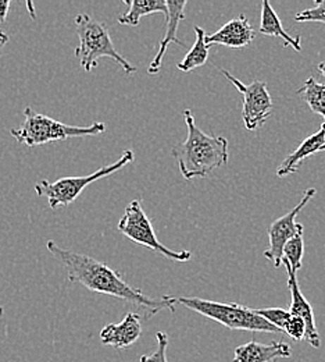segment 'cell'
<instances>
[{
    "label": "cell",
    "mask_w": 325,
    "mask_h": 362,
    "mask_svg": "<svg viewBox=\"0 0 325 362\" xmlns=\"http://www.w3.org/2000/svg\"><path fill=\"white\" fill-rule=\"evenodd\" d=\"M260 34L270 35V37H277L281 38L285 46H292L295 50L300 52L302 50V40L299 35L292 37L282 25L281 20L274 11L273 6L264 0L262 3V23H260Z\"/></svg>",
    "instance_id": "obj_16"
},
{
    "label": "cell",
    "mask_w": 325,
    "mask_h": 362,
    "mask_svg": "<svg viewBox=\"0 0 325 362\" xmlns=\"http://www.w3.org/2000/svg\"><path fill=\"white\" fill-rule=\"evenodd\" d=\"M188 136L184 142L177 144L171 149L180 172L186 180L196 177L204 179L216 169L227 165L228 139L221 136L206 134L195 122L192 110H184Z\"/></svg>",
    "instance_id": "obj_2"
},
{
    "label": "cell",
    "mask_w": 325,
    "mask_h": 362,
    "mask_svg": "<svg viewBox=\"0 0 325 362\" xmlns=\"http://www.w3.org/2000/svg\"><path fill=\"white\" fill-rule=\"evenodd\" d=\"M300 23H323L325 24V0H317L316 7L303 10L295 16Z\"/></svg>",
    "instance_id": "obj_22"
},
{
    "label": "cell",
    "mask_w": 325,
    "mask_h": 362,
    "mask_svg": "<svg viewBox=\"0 0 325 362\" xmlns=\"http://www.w3.org/2000/svg\"><path fill=\"white\" fill-rule=\"evenodd\" d=\"M3 315V307H0V317Z\"/></svg>",
    "instance_id": "obj_28"
},
{
    "label": "cell",
    "mask_w": 325,
    "mask_h": 362,
    "mask_svg": "<svg viewBox=\"0 0 325 362\" xmlns=\"http://www.w3.org/2000/svg\"><path fill=\"white\" fill-rule=\"evenodd\" d=\"M298 93L309 105L312 112L324 117L325 123V84H320L313 77H310L306 80L303 87L298 90Z\"/></svg>",
    "instance_id": "obj_19"
},
{
    "label": "cell",
    "mask_w": 325,
    "mask_h": 362,
    "mask_svg": "<svg viewBox=\"0 0 325 362\" xmlns=\"http://www.w3.org/2000/svg\"><path fill=\"white\" fill-rule=\"evenodd\" d=\"M306 322L299 317H293L289 319V322L286 323L283 333H286L289 337H292L296 341H300L303 339H306Z\"/></svg>",
    "instance_id": "obj_24"
},
{
    "label": "cell",
    "mask_w": 325,
    "mask_h": 362,
    "mask_svg": "<svg viewBox=\"0 0 325 362\" xmlns=\"http://www.w3.org/2000/svg\"><path fill=\"white\" fill-rule=\"evenodd\" d=\"M157 349L150 356H142L140 362H167V347H168V334L159 332L156 334Z\"/></svg>",
    "instance_id": "obj_23"
},
{
    "label": "cell",
    "mask_w": 325,
    "mask_h": 362,
    "mask_svg": "<svg viewBox=\"0 0 325 362\" xmlns=\"http://www.w3.org/2000/svg\"><path fill=\"white\" fill-rule=\"evenodd\" d=\"M319 70L321 71V74H323V76L325 77V62H323V63H320V64H319Z\"/></svg>",
    "instance_id": "obj_27"
},
{
    "label": "cell",
    "mask_w": 325,
    "mask_h": 362,
    "mask_svg": "<svg viewBox=\"0 0 325 362\" xmlns=\"http://www.w3.org/2000/svg\"><path fill=\"white\" fill-rule=\"evenodd\" d=\"M8 40H10L8 35H7L4 31L0 30V57H1V54H3V50H4V47L7 45Z\"/></svg>",
    "instance_id": "obj_26"
},
{
    "label": "cell",
    "mask_w": 325,
    "mask_h": 362,
    "mask_svg": "<svg viewBox=\"0 0 325 362\" xmlns=\"http://www.w3.org/2000/svg\"><path fill=\"white\" fill-rule=\"evenodd\" d=\"M292 350L288 343L271 341L270 344H262L252 340L242 344L233 351V362H271L278 358H289Z\"/></svg>",
    "instance_id": "obj_14"
},
{
    "label": "cell",
    "mask_w": 325,
    "mask_h": 362,
    "mask_svg": "<svg viewBox=\"0 0 325 362\" xmlns=\"http://www.w3.org/2000/svg\"><path fill=\"white\" fill-rule=\"evenodd\" d=\"M130 6V10L117 17V21L121 25H130V27H138L142 17L150 16L154 13H163L167 18L168 10L166 0H133V1H124Z\"/></svg>",
    "instance_id": "obj_17"
},
{
    "label": "cell",
    "mask_w": 325,
    "mask_h": 362,
    "mask_svg": "<svg viewBox=\"0 0 325 362\" xmlns=\"http://www.w3.org/2000/svg\"><path fill=\"white\" fill-rule=\"evenodd\" d=\"M256 313L262 317H264L267 322L274 325L279 332H283L286 323L292 317V314L282 308H262L256 310Z\"/></svg>",
    "instance_id": "obj_21"
},
{
    "label": "cell",
    "mask_w": 325,
    "mask_h": 362,
    "mask_svg": "<svg viewBox=\"0 0 325 362\" xmlns=\"http://www.w3.org/2000/svg\"><path fill=\"white\" fill-rule=\"evenodd\" d=\"M142 336V317L137 313H128L120 323H110L100 332V341L104 346L127 349L137 343Z\"/></svg>",
    "instance_id": "obj_11"
},
{
    "label": "cell",
    "mask_w": 325,
    "mask_h": 362,
    "mask_svg": "<svg viewBox=\"0 0 325 362\" xmlns=\"http://www.w3.org/2000/svg\"><path fill=\"white\" fill-rule=\"evenodd\" d=\"M282 265L286 268L288 273V287L292 296V303L289 307V313L293 317H302L306 322V339L307 343L314 347L319 349L321 346V337L319 334L317 326H316V319H314V313L313 308L310 305V303L306 300V297L303 296L299 283H298V277H296V272L292 269L290 264L285 259H282Z\"/></svg>",
    "instance_id": "obj_10"
},
{
    "label": "cell",
    "mask_w": 325,
    "mask_h": 362,
    "mask_svg": "<svg viewBox=\"0 0 325 362\" xmlns=\"http://www.w3.org/2000/svg\"><path fill=\"white\" fill-rule=\"evenodd\" d=\"M221 74L235 86V88L243 95L242 119L245 127L249 132H255L266 124L273 110V100L264 81H253L245 86L227 70H221Z\"/></svg>",
    "instance_id": "obj_8"
},
{
    "label": "cell",
    "mask_w": 325,
    "mask_h": 362,
    "mask_svg": "<svg viewBox=\"0 0 325 362\" xmlns=\"http://www.w3.org/2000/svg\"><path fill=\"white\" fill-rule=\"evenodd\" d=\"M118 230L134 243L143 245L146 248H150L154 252L168 259H173L176 262H188L192 258L190 251H186V250L174 251L167 248L163 243L159 241L152 226V222L145 214L138 199H134L127 205L124 211V216L118 222Z\"/></svg>",
    "instance_id": "obj_7"
},
{
    "label": "cell",
    "mask_w": 325,
    "mask_h": 362,
    "mask_svg": "<svg viewBox=\"0 0 325 362\" xmlns=\"http://www.w3.org/2000/svg\"><path fill=\"white\" fill-rule=\"evenodd\" d=\"M303 231H305V228H303V225L300 223L295 237H292L283 248V259L290 264L292 269L296 273L302 268V261H303V255H305Z\"/></svg>",
    "instance_id": "obj_20"
},
{
    "label": "cell",
    "mask_w": 325,
    "mask_h": 362,
    "mask_svg": "<svg viewBox=\"0 0 325 362\" xmlns=\"http://www.w3.org/2000/svg\"><path fill=\"white\" fill-rule=\"evenodd\" d=\"M193 30L196 34L195 44L192 46V49L186 53L184 60L177 64L178 70L184 71V73H189L197 67H202L207 62V57H209L210 45H207V42H206V37H207L206 31L197 25Z\"/></svg>",
    "instance_id": "obj_18"
},
{
    "label": "cell",
    "mask_w": 325,
    "mask_h": 362,
    "mask_svg": "<svg viewBox=\"0 0 325 362\" xmlns=\"http://www.w3.org/2000/svg\"><path fill=\"white\" fill-rule=\"evenodd\" d=\"M177 303L203 317H209L231 330H246L260 333H278L279 330L260 317L256 310H250L240 304H226L197 297H177Z\"/></svg>",
    "instance_id": "obj_4"
},
{
    "label": "cell",
    "mask_w": 325,
    "mask_h": 362,
    "mask_svg": "<svg viewBox=\"0 0 325 362\" xmlns=\"http://www.w3.org/2000/svg\"><path fill=\"white\" fill-rule=\"evenodd\" d=\"M316 195V189L314 188H309L303 198L300 199V202L292 209L289 211L286 215L281 216L277 221H274L271 223V226L269 227V238H270V247L267 251H264V257L271 261L274 264L276 268H279L282 265V259H283V248L286 245V243L295 237V234L298 233V228L300 223H296V216L298 214L309 204V201H312V198Z\"/></svg>",
    "instance_id": "obj_9"
},
{
    "label": "cell",
    "mask_w": 325,
    "mask_h": 362,
    "mask_svg": "<svg viewBox=\"0 0 325 362\" xmlns=\"http://www.w3.org/2000/svg\"><path fill=\"white\" fill-rule=\"evenodd\" d=\"M325 151V144H324V146H323V148H321V151H320V152H324Z\"/></svg>",
    "instance_id": "obj_29"
},
{
    "label": "cell",
    "mask_w": 325,
    "mask_h": 362,
    "mask_svg": "<svg viewBox=\"0 0 325 362\" xmlns=\"http://www.w3.org/2000/svg\"><path fill=\"white\" fill-rule=\"evenodd\" d=\"M24 116V123L18 129L10 130V134L20 144L23 142L27 146H38L47 142L63 141L74 136H99L106 132L104 123L94 122L88 127L68 126L53 120L49 116L41 115L31 107H25Z\"/></svg>",
    "instance_id": "obj_5"
},
{
    "label": "cell",
    "mask_w": 325,
    "mask_h": 362,
    "mask_svg": "<svg viewBox=\"0 0 325 362\" xmlns=\"http://www.w3.org/2000/svg\"><path fill=\"white\" fill-rule=\"evenodd\" d=\"M10 10V0H0V23H4Z\"/></svg>",
    "instance_id": "obj_25"
},
{
    "label": "cell",
    "mask_w": 325,
    "mask_h": 362,
    "mask_svg": "<svg viewBox=\"0 0 325 362\" xmlns=\"http://www.w3.org/2000/svg\"><path fill=\"white\" fill-rule=\"evenodd\" d=\"M135 155L131 149H127L123 152V155L116 160L114 163L109 166H103L99 170L93 172L84 177H61L56 181L42 180L35 184V192L39 197H45L49 202V206L54 211L59 206H67L73 204L82 191L91 185L94 181L104 179L107 176H111L113 173L121 170L128 163L134 162Z\"/></svg>",
    "instance_id": "obj_6"
},
{
    "label": "cell",
    "mask_w": 325,
    "mask_h": 362,
    "mask_svg": "<svg viewBox=\"0 0 325 362\" xmlns=\"http://www.w3.org/2000/svg\"><path fill=\"white\" fill-rule=\"evenodd\" d=\"M325 144V123H323L321 129L314 133L313 136L306 138L295 152H292L289 156H286L283 159V162L279 165L278 170H277V176L278 177H285L288 175H292L295 172H298L300 163L310 158L312 155L317 153L321 151V148Z\"/></svg>",
    "instance_id": "obj_15"
},
{
    "label": "cell",
    "mask_w": 325,
    "mask_h": 362,
    "mask_svg": "<svg viewBox=\"0 0 325 362\" xmlns=\"http://www.w3.org/2000/svg\"><path fill=\"white\" fill-rule=\"evenodd\" d=\"M166 3H167V10H168V16L166 18V34L159 44L160 46H159L157 54L149 64V69H147L149 74H157L160 71L163 57H164L170 44L185 46L183 41L178 40L177 33H178L180 23L185 18V7L188 6V3L186 1H166Z\"/></svg>",
    "instance_id": "obj_13"
},
{
    "label": "cell",
    "mask_w": 325,
    "mask_h": 362,
    "mask_svg": "<svg viewBox=\"0 0 325 362\" xmlns=\"http://www.w3.org/2000/svg\"><path fill=\"white\" fill-rule=\"evenodd\" d=\"M255 30L252 28L246 16L240 14L224 24L219 31L206 37L207 45H223L227 47H246L255 40Z\"/></svg>",
    "instance_id": "obj_12"
},
{
    "label": "cell",
    "mask_w": 325,
    "mask_h": 362,
    "mask_svg": "<svg viewBox=\"0 0 325 362\" xmlns=\"http://www.w3.org/2000/svg\"><path fill=\"white\" fill-rule=\"evenodd\" d=\"M75 27L80 45L75 47L74 53L80 59V64L87 73L92 71L102 57L113 59L121 66L125 74L137 73V67L116 49L104 23L94 20L92 16L87 13H81L75 17Z\"/></svg>",
    "instance_id": "obj_3"
},
{
    "label": "cell",
    "mask_w": 325,
    "mask_h": 362,
    "mask_svg": "<svg viewBox=\"0 0 325 362\" xmlns=\"http://www.w3.org/2000/svg\"><path fill=\"white\" fill-rule=\"evenodd\" d=\"M47 248L67 269L70 283H78L94 293L111 296L134 304L146 310L149 315H154L161 310H170L174 313V305L178 304L177 297L166 296L153 298L143 294L140 288L127 283L118 272L111 269L103 262H99L92 257L64 250L51 240L47 241Z\"/></svg>",
    "instance_id": "obj_1"
}]
</instances>
